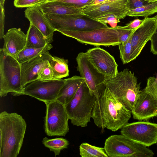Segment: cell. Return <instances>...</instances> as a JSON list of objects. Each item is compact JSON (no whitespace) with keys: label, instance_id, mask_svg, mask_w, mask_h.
I'll return each mask as SVG.
<instances>
[{"label":"cell","instance_id":"f546056e","mask_svg":"<svg viewBox=\"0 0 157 157\" xmlns=\"http://www.w3.org/2000/svg\"><path fill=\"white\" fill-rule=\"evenodd\" d=\"M95 20L103 24H109L112 28H115L117 23L120 22V19L113 13H108L95 18Z\"/></svg>","mask_w":157,"mask_h":157},{"label":"cell","instance_id":"52a82bcc","mask_svg":"<svg viewBox=\"0 0 157 157\" xmlns=\"http://www.w3.org/2000/svg\"><path fill=\"white\" fill-rule=\"evenodd\" d=\"M63 35L75 39L78 42L97 47L118 45L120 43L117 31L109 27L89 31L60 30Z\"/></svg>","mask_w":157,"mask_h":157},{"label":"cell","instance_id":"e0dca14e","mask_svg":"<svg viewBox=\"0 0 157 157\" xmlns=\"http://www.w3.org/2000/svg\"><path fill=\"white\" fill-rule=\"evenodd\" d=\"M25 16L30 24L36 28L43 34L49 43L53 41V35L56 30L53 27L45 15L36 6L27 8Z\"/></svg>","mask_w":157,"mask_h":157},{"label":"cell","instance_id":"4316f807","mask_svg":"<svg viewBox=\"0 0 157 157\" xmlns=\"http://www.w3.org/2000/svg\"><path fill=\"white\" fill-rule=\"evenodd\" d=\"M157 12V2H156L130 10L127 16L131 17H143L146 18Z\"/></svg>","mask_w":157,"mask_h":157},{"label":"cell","instance_id":"cb8c5ba5","mask_svg":"<svg viewBox=\"0 0 157 157\" xmlns=\"http://www.w3.org/2000/svg\"><path fill=\"white\" fill-rule=\"evenodd\" d=\"M53 46L50 43L40 48L26 47L17 56L16 59L20 64L26 62L50 50Z\"/></svg>","mask_w":157,"mask_h":157},{"label":"cell","instance_id":"60d3db41","mask_svg":"<svg viewBox=\"0 0 157 157\" xmlns=\"http://www.w3.org/2000/svg\"><path fill=\"white\" fill-rule=\"evenodd\" d=\"M6 0H0V3L4 6Z\"/></svg>","mask_w":157,"mask_h":157},{"label":"cell","instance_id":"d6a6232c","mask_svg":"<svg viewBox=\"0 0 157 157\" xmlns=\"http://www.w3.org/2000/svg\"><path fill=\"white\" fill-rule=\"evenodd\" d=\"M144 89L151 94L157 99V81L154 77H149Z\"/></svg>","mask_w":157,"mask_h":157},{"label":"cell","instance_id":"ba28073f","mask_svg":"<svg viewBox=\"0 0 157 157\" xmlns=\"http://www.w3.org/2000/svg\"><path fill=\"white\" fill-rule=\"evenodd\" d=\"M44 14L56 31H89L108 27L107 24L83 14L64 15Z\"/></svg>","mask_w":157,"mask_h":157},{"label":"cell","instance_id":"ffe728a7","mask_svg":"<svg viewBox=\"0 0 157 157\" xmlns=\"http://www.w3.org/2000/svg\"><path fill=\"white\" fill-rule=\"evenodd\" d=\"M85 81L84 78L74 75L65 79V83L60 89L56 100L66 105L73 97L81 84Z\"/></svg>","mask_w":157,"mask_h":157},{"label":"cell","instance_id":"d6986e66","mask_svg":"<svg viewBox=\"0 0 157 157\" xmlns=\"http://www.w3.org/2000/svg\"><path fill=\"white\" fill-rule=\"evenodd\" d=\"M50 54L48 51L21 64V83L24 88L29 83L37 79L39 72L48 62Z\"/></svg>","mask_w":157,"mask_h":157},{"label":"cell","instance_id":"44dd1931","mask_svg":"<svg viewBox=\"0 0 157 157\" xmlns=\"http://www.w3.org/2000/svg\"><path fill=\"white\" fill-rule=\"evenodd\" d=\"M37 6L44 14L64 15L83 14L81 10L72 9L56 1H47Z\"/></svg>","mask_w":157,"mask_h":157},{"label":"cell","instance_id":"277c9868","mask_svg":"<svg viewBox=\"0 0 157 157\" xmlns=\"http://www.w3.org/2000/svg\"><path fill=\"white\" fill-rule=\"evenodd\" d=\"M96 98L83 82L73 97L65 105L69 119L73 125L87 126L92 117Z\"/></svg>","mask_w":157,"mask_h":157},{"label":"cell","instance_id":"7bdbcfd3","mask_svg":"<svg viewBox=\"0 0 157 157\" xmlns=\"http://www.w3.org/2000/svg\"><path fill=\"white\" fill-rule=\"evenodd\" d=\"M156 80L157 81V73H156V78H155Z\"/></svg>","mask_w":157,"mask_h":157},{"label":"cell","instance_id":"4fadbf2b","mask_svg":"<svg viewBox=\"0 0 157 157\" xmlns=\"http://www.w3.org/2000/svg\"><path fill=\"white\" fill-rule=\"evenodd\" d=\"M76 59L77 70L79 72L80 76L84 78L89 90L97 98L104 87L103 82L106 78L99 72L89 62L85 53H79Z\"/></svg>","mask_w":157,"mask_h":157},{"label":"cell","instance_id":"f35d334b","mask_svg":"<svg viewBox=\"0 0 157 157\" xmlns=\"http://www.w3.org/2000/svg\"><path fill=\"white\" fill-rule=\"evenodd\" d=\"M106 0H93L89 5H92L100 3Z\"/></svg>","mask_w":157,"mask_h":157},{"label":"cell","instance_id":"e575fe53","mask_svg":"<svg viewBox=\"0 0 157 157\" xmlns=\"http://www.w3.org/2000/svg\"><path fill=\"white\" fill-rule=\"evenodd\" d=\"M0 38H3L5 34L4 33L5 12L4 6L0 3Z\"/></svg>","mask_w":157,"mask_h":157},{"label":"cell","instance_id":"7402d4cb","mask_svg":"<svg viewBox=\"0 0 157 157\" xmlns=\"http://www.w3.org/2000/svg\"><path fill=\"white\" fill-rule=\"evenodd\" d=\"M48 61L52 67L54 79H61L69 75L67 59L53 56L50 54Z\"/></svg>","mask_w":157,"mask_h":157},{"label":"cell","instance_id":"ee69618b","mask_svg":"<svg viewBox=\"0 0 157 157\" xmlns=\"http://www.w3.org/2000/svg\"></svg>","mask_w":157,"mask_h":157},{"label":"cell","instance_id":"74e56055","mask_svg":"<svg viewBox=\"0 0 157 157\" xmlns=\"http://www.w3.org/2000/svg\"><path fill=\"white\" fill-rule=\"evenodd\" d=\"M150 40L151 41L150 51L154 55H157V28Z\"/></svg>","mask_w":157,"mask_h":157},{"label":"cell","instance_id":"8d00e7d4","mask_svg":"<svg viewBox=\"0 0 157 157\" xmlns=\"http://www.w3.org/2000/svg\"><path fill=\"white\" fill-rule=\"evenodd\" d=\"M144 20V19L143 20H140L138 18L135 19L127 24L125 26H121V27L127 29H134L140 26L143 22Z\"/></svg>","mask_w":157,"mask_h":157},{"label":"cell","instance_id":"f1b7e54d","mask_svg":"<svg viewBox=\"0 0 157 157\" xmlns=\"http://www.w3.org/2000/svg\"><path fill=\"white\" fill-rule=\"evenodd\" d=\"M93 0H59L56 1L61 3L72 9L80 10L89 5Z\"/></svg>","mask_w":157,"mask_h":157},{"label":"cell","instance_id":"b9f144b4","mask_svg":"<svg viewBox=\"0 0 157 157\" xmlns=\"http://www.w3.org/2000/svg\"><path fill=\"white\" fill-rule=\"evenodd\" d=\"M59 0H47V1H55Z\"/></svg>","mask_w":157,"mask_h":157},{"label":"cell","instance_id":"6da1fadb","mask_svg":"<svg viewBox=\"0 0 157 157\" xmlns=\"http://www.w3.org/2000/svg\"><path fill=\"white\" fill-rule=\"evenodd\" d=\"M131 114V112L104 85L101 93L96 98L91 118L99 128H106L115 132L128 123Z\"/></svg>","mask_w":157,"mask_h":157},{"label":"cell","instance_id":"7c38bea8","mask_svg":"<svg viewBox=\"0 0 157 157\" xmlns=\"http://www.w3.org/2000/svg\"><path fill=\"white\" fill-rule=\"evenodd\" d=\"M82 13L94 19L108 13H113L120 19L127 16L130 9L129 0H106L100 3L87 5L80 10Z\"/></svg>","mask_w":157,"mask_h":157},{"label":"cell","instance_id":"d4e9b609","mask_svg":"<svg viewBox=\"0 0 157 157\" xmlns=\"http://www.w3.org/2000/svg\"><path fill=\"white\" fill-rule=\"evenodd\" d=\"M42 142L45 147L54 152L55 157L59 155L61 151L67 148L69 145L68 141L63 138L50 139L45 137Z\"/></svg>","mask_w":157,"mask_h":157},{"label":"cell","instance_id":"1f68e13d","mask_svg":"<svg viewBox=\"0 0 157 157\" xmlns=\"http://www.w3.org/2000/svg\"><path fill=\"white\" fill-rule=\"evenodd\" d=\"M47 1V0H14L13 5L17 8H28L38 6L39 5Z\"/></svg>","mask_w":157,"mask_h":157},{"label":"cell","instance_id":"2e32d148","mask_svg":"<svg viewBox=\"0 0 157 157\" xmlns=\"http://www.w3.org/2000/svg\"><path fill=\"white\" fill-rule=\"evenodd\" d=\"M133 118L147 121L157 116V99L145 89L142 90L131 111Z\"/></svg>","mask_w":157,"mask_h":157},{"label":"cell","instance_id":"836d02e7","mask_svg":"<svg viewBox=\"0 0 157 157\" xmlns=\"http://www.w3.org/2000/svg\"><path fill=\"white\" fill-rule=\"evenodd\" d=\"M114 28L118 32L119 40L120 44L125 41L136 29L129 30L123 28L121 26H117Z\"/></svg>","mask_w":157,"mask_h":157},{"label":"cell","instance_id":"5b68a950","mask_svg":"<svg viewBox=\"0 0 157 157\" xmlns=\"http://www.w3.org/2000/svg\"><path fill=\"white\" fill-rule=\"evenodd\" d=\"M9 93L15 96L24 95L21 83V64L13 57L0 49V96Z\"/></svg>","mask_w":157,"mask_h":157},{"label":"cell","instance_id":"4dcf8cb0","mask_svg":"<svg viewBox=\"0 0 157 157\" xmlns=\"http://www.w3.org/2000/svg\"><path fill=\"white\" fill-rule=\"evenodd\" d=\"M54 79L53 70L48 61L39 72L37 79L46 80Z\"/></svg>","mask_w":157,"mask_h":157},{"label":"cell","instance_id":"d590c367","mask_svg":"<svg viewBox=\"0 0 157 157\" xmlns=\"http://www.w3.org/2000/svg\"><path fill=\"white\" fill-rule=\"evenodd\" d=\"M149 3L146 0H129L130 10L141 7Z\"/></svg>","mask_w":157,"mask_h":157},{"label":"cell","instance_id":"484cf974","mask_svg":"<svg viewBox=\"0 0 157 157\" xmlns=\"http://www.w3.org/2000/svg\"><path fill=\"white\" fill-rule=\"evenodd\" d=\"M80 155L82 157H108L104 147H99L85 143L79 146Z\"/></svg>","mask_w":157,"mask_h":157},{"label":"cell","instance_id":"ab89813d","mask_svg":"<svg viewBox=\"0 0 157 157\" xmlns=\"http://www.w3.org/2000/svg\"><path fill=\"white\" fill-rule=\"evenodd\" d=\"M148 3L157 2V0H146Z\"/></svg>","mask_w":157,"mask_h":157},{"label":"cell","instance_id":"8992f818","mask_svg":"<svg viewBox=\"0 0 157 157\" xmlns=\"http://www.w3.org/2000/svg\"><path fill=\"white\" fill-rule=\"evenodd\" d=\"M104 148L109 157H152L153 151L124 136L114 135L105 140Z\"/></svg>","mask_w":157,"mask_h":157},{"label":"cell","instance_id":"603a6c76","mask_svg":"<svg viewBox=\"0 0 157 157\" xmlns=\"http://www.w3.org/2000/svg\"><path fill=\"white\" fill-rule=\"evenodd\" d=\"M26 47L40 48L48 43L42 33L35 26L30 24L26 34Z\"/></svg>","mask_w":157,"mask_h":157},{"label":"cell","instance_id":"9c48e42d","mask_svg":"<svg viewBox=\"0 0 157 157\" xmlns=\"http://www.w3.org/2000/svg\"><path fill=\"white\" fill-rule=\"evenodd\" d=\"M44 130L48 136H65L68 132L69 120L65 105L56 99L45 103Z\"/></svg>","mask_w":157,"mask_h":157},{"label":"cell","instance_id":"8fae6325","mask_svg":"<svg viewBox=\"0 0 157 157\" xmlns=\"http://www.w3.org/2000/svg\"><path fill=\"white\" fill-rule=\"evenodd\" d=\"M65 83V79L50 80L37 79L24 87V95L33 97L45 103L56 99Z\"/></svg>","mask_w":157,"mask_h":157},{"label":"cell","instance_id":"9a60e30c","mask_svg":"<svg viewBox=\"0 0 157 157\" xmlns=\"http://www.w3.org/2000/svg\"><path fill=\"white\" fill-rule=\"evenodd\" d=\"M157 28V14L153 17L144 18L142 23L134 31L131 41V61L139 55Z\"/></svg>","mask_w":157,"mask_h":157},{"label":"cell","instance_id":"ac0fdd59","mask_svg":"<svg viewBox=\"0 0 157 157\" xmlns=\"http://www.w3.org/2000/svg\"><path fill=\"white\" fill-rule=\"evenodd\" d=\"M3 38L4 40L3 50L7 54L16 59L26 47V35L20 28H13L9 29Z\"/></svg>","mask_w":157,"mask_h":157},{"label":"cell","instance_id":"83f0119b","mask_svg":"<svg viewBox=\"0 0 157 157\" xmlns=\"http://www.w3.org/2000/svg\"><path fill=\"white\" fill-rule=\"evenodd\" d=\"M133 32L125 41L118 45L120 58L123 64L128 63L131 61V41Z\"/></svg>","mask_w":157,"mask_h":157},{"label":"cell","instance_id":"30bf717a","mask_svg":"<svg viewBox=\"0 0 157 157\" xmlns=\"http://www.w3.org/2000/svg\"><path fill=\"white\" fill-rule=\"evenodd\" d=\"M122 134L133 141L146 147L157 142V124L140 121L128 123L121 130Z\"/></svg>","mask_w":157,"mask_h":157},{"label":"cell","instance_id":"5bb4252c","mask_svg":"<svg viewBox=\"0 0 157 157\" xmlns=\"http://www.w3.org/2000/svg\"><path fill=\"white\" fill-rule=\"evenodd\" d=\"M85 54L93 66L106 78L113 77L118 72L114 57L104 49L96 47L89 49Z\"/></svg>","mask_w":157,"mask_h":157},{"label":"cell","instance_id":"7a4b0ae2","mask_svg":"<svg viewBox=\"0 0 157 157\" xmlns=\"http://www.w3.org/2000/svg\"><path fill=\"white\" fill-rule=\"evenodd\" d=\"M27 124L16 113L0 114V157H16L22 146Z\"/></svg>","mask_w":157,"mask_h":157},{"label":"cell","instance_id":"3957f363","mask_svg":"<svg viewBox=\"0 0 157 157\" xmlns=\"http://www.w3.org/2000/svg\"><path fill=\"white\" fill-rule=\"evenodd\" d=\"M104 85L131 112L142 90L134 74L127 69L112 77L106 78Z\"/></svg>","mask_w":157,"mask_h":157}]
</instances>
